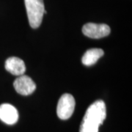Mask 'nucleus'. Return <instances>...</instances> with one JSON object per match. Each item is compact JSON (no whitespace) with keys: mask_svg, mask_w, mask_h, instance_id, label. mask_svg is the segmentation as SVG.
<instances>
[{"mask_svg":"<svg viewBox=\"0 0 132 132\" xmlns=\"http://www.w3.org/2000/svg\"><path fill=\"white\" fill-rule=\"evenodd\" d=\"M104 51L101 48H91L85 52L81 62L86 66L93 65L104 55Z\"/></svg>","mask_w":132,"mask_h":132,"instance_id":"obj_8","label":"nucleus"},{"mask_svg":"<svg viewBox=\"0 0 132 132\" xmlns=\"http://www.w3.org/2000/svg\"><path fill=\"white\" fill-rule=\"evenodd\" d=\"M13 86L15 91L22 95L32 94L36 89V85L33 80L27 76H19L14 81Z\"/></svg>","mask_w":132,"mask_h":132,"instance_id":"obj_5","label":"nucleus"},{"mask_svg":"<svg viewBox=\"0 0 132 132\" xmlns=\"http://www.w3.org/2000/svg\"><path fill=\"white\" fill-rule=\"evenodd\" d=\"M110 31V27L104 24L88 23L85 24L82 27V32L85 36L95 39L107 36L109 35Z\"/></svg>","mask_w":132,"mask_h":132,"instance_id":"obj_4","label":"nucleus"},{"mask_svg":"<svg viewBox=\"0 0 132 132\" xmlns=\"http://www.w3.org/2000/svg\"><path fill=\"white\" fill-rule=\"evenodd\" d=\"M0 120L7 125H13L19 120V112L11 104H2L0 105Z\"/></svg>","mask_w":132,"mask_h":132,"instance_id":"obj_6","label":"nucleus"},{"mask_svg":"<svg viewBox=\"0 0 132 132\" xmlns=\"http://www.w3.org/2000/svg\"><path fill=\"white\" fill-rule=\"evenodd\" d=\"M5 69L15 76L24 75L26 71L24 62L19 57H12L5 62Z\"/></svg>","mask_w":132,"mask_h":132,"instance_id":"obj_7","label":"nucleus"},{"mask_svg":"<svg viewBox=\"0 0 132 132\" xmlns=\"http://www.w3.org/2000/svg\"><path fill=\"white\" fill-rule=\"evenodd\" d=\"M24 3L31 27L38 28L42 23L45 11L43 0H24Z\"/></svg>","mask_w":132,"mask_h":132,"instance_id":"obj_2","label":"nucleus"},{"mask_svg":"<svg viewBox=\"0 0 132 132\" xmlns=\"http://www.w3.org/2000/svg\"><path fill=\"white\" fill-rule=\"evenodd\" d=\"M75 99L71 94L62 95L58 101L57 113L61 120H68L71 118L75 109Z\"/></svg>","mask_w":132,"mask_h":132,"instance_id":"obj_3","label":"nucleus"},{"mask_svg":"<svg viewBox=\"0 0 132 132\" xmlns=\"http://www.w3.org/2000/svg\"><path fill=\"white\" fill-rule=\"evenodd\" d=\"M106 117L105 103L101 100L95 101L86 111L81 123L79 132H98L99 127L103 124Z\"/></svg>","mask_w":132,"mask_h":132,"instance_id":"obj_1","label":"nucleus"}]
</instances>
